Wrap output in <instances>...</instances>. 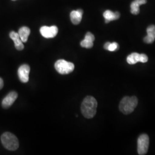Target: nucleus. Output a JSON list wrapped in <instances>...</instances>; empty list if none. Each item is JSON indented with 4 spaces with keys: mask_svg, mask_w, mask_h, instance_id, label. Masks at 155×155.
I'll return each mask as SVG.
<instances>
[{
    "mask_svg": "<svg viewBox=\"0 0 155 155\" xmlns=\"http://www.w3.org/2000/svg\"><path fill=\"white\" fill-rule=\"evenodd\" d=\"M30 70V67L28 64H22L18 68V76L20 81L22 83L28 82Z\"/></svg>",
    "mask_w": 155,
    "mask_h": 155,
    "instance_id": "nucleus-8",
    "label": "nucleus"
},
{
    "mask_svg": "<svg viewBox=\"0 0 155 155\" xmlns=\"http://www.w3.org/2000/svg\"><path fill=\"white\" fill-rule=\"evenodd\" d=\"M95 40L94 35L91 32H87L86 34L84 39L81 42V45L86 48H91L93 47Z\"/></svg>",
    "mask_w": 155,
    "mask_h": 155,
    "instance_id": "nucleus-10",
    "label": "nucleus"
},
{
    "mask_svg": "<svg viewBox=\"0 0 155 155\" xmlns=\"http://www.w3.org/2000/svg\"><path fill=\"white\" fill-rule=\"evenodd\" d=\"M18 97L16 91H11L8 94L2 101V106L4 108L7 109L11 107L15 102Z\"/></svg>",
    "mask_w": 155,
    "mask_h": 155,
    "instance_id": "nucleus-9",
    "label": "nucleus"
},
{
    "mask_svg": "<svg viewBox=\"0 0 155 155\" xmlns=\"http://www.w3.org/2000/svg\"><path fill=\"white\" fill-rule=\"evenodd\" d=\"M18 33L22 43H26L31 33V30L27 27H22L19 29Z\"/></svg>",
    "mask_w": 155,
    "mask_h": 155,
    "instance_id": "nucleus-16",
    "label": "nucleus"
},
{
    "mask_svg": "<svg viewBox=\"0 0 155 155\" xmlns=\"http://www.w3.org/2000/svg\"><path fill=\"white\" fill-rule=\"evenodd\" d=\"M9 36L11 39H12L13 41H14L15 46L17 50L21 51L24 49V46L18 35V33L15 32L14 31H12L9 34Z\"/></svg>",
    "mask_w": 155,
    "mask_h": 155,
    "instance_id": "nucleus-12",
    "label": "nucleus"
},
{
    "mask_svg": "<svg viewBox=\"0 0 155 155\" xmlns=\"http://www.w3.org/2000/svg\"><path fill=\"white\" fill-rule=\"evenodd\" d=\"M148 61V58L147 55L142 54H139L138 53L134 52L128 56L127 59V63L129 64H134L138 62L146 63Z\"/></svg>",
    "mask_w": 155,
    "mask_h": 155,
    "instance_id": "nucleus-7",
    "label": "nucleus"
},
{
    "mask_svg": "<svg viewBox=\"0 0 155 155\" xmlns=\"http://www.w3.org/2000/svg\"><path fill=\"white\" fill-rule=\"evenodd\" d=\"M55 68L57 72L62 75H65L72 72L74 70L75 66L71 62L60 59L56 61Z\"/></svg>",
    "mask_w": 155,
    "mask_h": 155,
    "instance_id": "nucleus-4",
    "label": "nucleus"
},
{
    "mask_svg": "<svg viewBox=\"0 0 155 155\" xmlns=\"http://www.w3.org/2000/svg\"><path fill=\"white\" fill-rule=\"evenodd\" d=\"M1 143L6 149L9 150H15L19 146L18 140L16 136L9 132H5L1 137Z\"/></svg>",
    "mask_w": 155,
    "mask_h": 155,
    "instance_id": "nucleus-3",
    "label": "nucleus"
},
{
    "mask_svg": "<svg viewBox=\"0 0 155 155\" xmlns=\"http://www.w3.org/2000/svg\"><path fill=\"white\" fill-rule=\"evenodd\" d=\"M150 144L149 137L147 134H142L137 140V152L140 155H145L148 150Z\"/></svg>",
    "mask_w": 155,
    "mask_h": 155,
    "instance_id": "nucleus-5",
    "label": "nucleus"
},
{
    "mask_svg": "<svg viewBox=\"0 0 155 155\" xmlns=\"http://www.w3.org/2000/svg\"><path fill=\"white\" fill-rule=\"evenodd\" d=\"M12 1H16V0H12Z\"/></svg>",
    "mask_w": 155,
    "mask_h": 155,
    "instance_id": "nucleus-19",
    "label": "nucleus"
},
{
    "mask_svg": "<svg viewBox=\"0 0 155 155\" xmlns=\"http://www.w3.org/2000/svg\"><path fill=\"white\" fill-rule=\"evenodd\" d=\"M97 102L93 97L87 96L81 105L82 113L86 118H92L97 112Z\"/></svg>",
    "mask_w": 155,
    "mask_h": 155,
    "instance_id": "nucleus-1",
    "label": "nucleus"
},
{
    "mask_svg": "<svg viewBox=\"0 0 155 155\" xmlns=\"http://www.w3.org/2000/svg\"><path fill=\"white\" fill-rule=\"evenodd\" d=\"M147 36L144 38V41L147 44H152L155 40V25H150L147 29Z\"/></svg>",
    "mask_w": 155,
    "mask_h": 155,
    "instance_id": "nucleus-11",
    "label": "nucleus"
},
{
    "mask_svg": "<svg viewBox=\"0 0 155 155\" xmlns=\"http://www.w3.org/2000/svg\"><path fill=\"white\" fill-rule=\"evenodd\" d=\"M104 48L111 52L116 51L119 49V45L116 42H106L104 45Z\"/></svg>",
    "mask_w": 155,
    "mask_h": 155,
    "instance_id": "nucleus-17",
    "label": "nucleus"
},
{
    "mask_svg": "<svg viewBox=\"0 0 155 155\" xmlns=\"http://www.w3.org/2000/svg\"><path fill=\"white\" fill-rule=\"evenodd\" d=\"M83 12L82 9H78L77 11H72L70 13V18L71 22L74 25L79 24L82 18Z\"/></svg>",
    "mask_w": 155,
    "mask_h": 155,
    "instance_id": "nucleus-13",
    "label": "nucleus"
},
{
    "mask_svg": "<svg viewBox=\"0 0 155 155\" xmlns=\"http://www.w3.org/2000/svg\"><path fill=\"white\" fill-rule=\"evenodd\" d=\"M147 0H134L130 5V12L131 13L137 15L140 13V6L146 4Z\"/></svg>",
    "mask_w": 155,
    "mask_h": 155,
    "instance_id": "nucleus-15",
    "label": "nucleus"
},
{
    "mask_svg": "<svg viewBox=\"0 0 155 155\" xmlns=\"http://www.w3.org/2000/svg\"><path fill=\"white\" fill-rule=\"evenodd\" d=\"M138 104V100L137 97H125L120 102L119 109L124 114H129L132 113Z\"/></svg>",
    "mask_w": 155,
    "mask_h": 155,
    "instance_id": "nucleus-2",
    "label": "nucleus"
},
{
    "mask_svg": "<svg viewBox=\"0 0 155 155\" xmlns=\"http://www.w3.org/2000/svg\"><path fill=\"white\" fill-rule=\"evenodd\" d=\"M103 16L105 18L106 23H109L111 21L118 19L120 17V14L118 12H113L110 10H107L104 13Z\"/></svg>",
    "mask_w": 155,
    "mask_h": 155,
    "instance_id": "nucleus-14",
    "label": "nucleus"
},
{
    "mask_svg": "<svg viewBox=\"0 0 155 155\" xmlns=\"http://www.w3.org/2000/svg\"><path fill=\"white\" fill-rule=\"evenodd\" d=\"M40 32L41 35L45 38H54L58 33V28L55 25L51 27L43 26L40 28Z\"/></svg>",
    "mask_w": 155,
    "mask_h": 155,
    "instance_id": "nucleus-6",
    "label": "nucleus"
},
{
    "mask_svg": "<svg viewBox=\"0 0 155 155\" xmlns=\"http://www.w3.org/2000/svg\"><path fill=\"white\" fill-rule=\"evenodd\" d=\"M4 87V81L2 78H0V90L2 89Z\"/></svg>",
    "mask_w": 155,
    "mask_h": 155,
    "instance_id": "nucleus-18",
    "label": "nucleus"
}]
</instances>
